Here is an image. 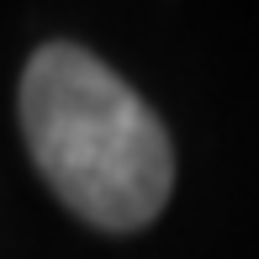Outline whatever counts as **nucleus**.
Masks as SVG:
<instances>
[{"label":"nucleus","instance_id":"f257e3e1","mask_svg":"<svg viewBox=\"0 0 259 259\" xmlns=\"http://www.w3.org/2000/svg\"><path fill=\"white\" fill-rule=\"evenodd\" d=\"M21 127L58 201L96 228L133 233L169 201L175 148L164 122L85 48L48 42L32 53Z\"/></svg>","mask_w":259,"mask_h":259}]
</instances>
